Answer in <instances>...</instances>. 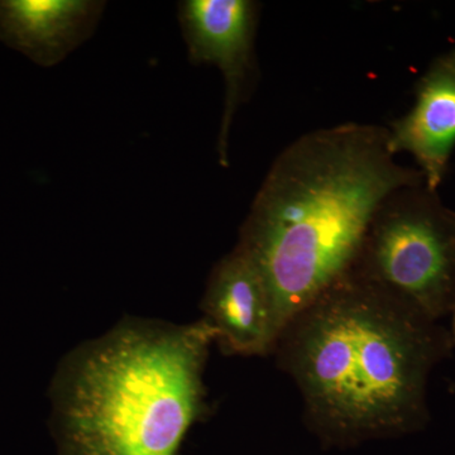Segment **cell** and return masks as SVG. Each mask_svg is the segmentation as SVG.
Here are the masks:
<instances>
[{
    "instance_id": "8992f818",
    "label": "cell",
    "mask_w": 455,
    "mask_h": 455,
    "mask_svg": "<svg viewBox=\"0 0 455 455\" xmlns=\"http://www.w3.org/2000/svg\"><path fill=\"white\" fill-rule=\"evenodd\" d=\"M202 310L226 355L254 357L274 352L278 333L267 286L235 247L212 268Z\"/></svg>"
},
{
    "instance_id": "6da1fadb",
    "label": "cell",
    "mask_w": 455,
    "mask_h": 455,
    "mask_svg": "<svg viewBox=\"0 0 455 455\" xmlns=\"http://www.w3.org/2000/svg\"><path fill=\"white\" fill-rule=\"evenodd\" d=\"M387 127L341 123L293 140L272 164L236 250L267 286L277 333L349 274L368 226L395 191L425 184L395 160Z\"/></svg>"
},
{
    "instance_id": "9c48e42d",
    "label": "cell",
    "mask_w": 455,
    "mask_h": 455,
    "mask_svg": "<svg viewBox=\"0 0 455 455\" xmlns=\"http://www.w3.org/2000/svg\"><path fill=\"white\" fill-rule=\"evenodd\" d=\"M451 338H453L454 346H455V307H453V310H451Z\"/></svg>"
},
{
    "instance_id": "5b68a950",
    "label": "cell",
    "mask_w": 455,
    "mask_h": 455,
    "mask_svg": "<svg viewBox=\"0 0 455 455\" xmlns=\"http://www.w3.org/2000/svg\"><path fill=\"white\" fill-rule=\"evenodd\" d=\"M260 4L253 0H185L178 5V18L188 56L194 65L220 68L224 80L217 152L228 167L229 134L236 110L253 94L259 79L254 41Z\"/></svg>"
},
{
    "instance_id": "ba28073f",
    "label": "cell",
    "mask_w": 455,
    "mask_h": 455,
    "mask_svg": "<svg viewBox=\"0 0 455 455\" xmlns=\"http://www.w3.org/2000/svg\"><path fill=\"white\" fill-rule=\"evenodd\" d=\"M104 8L98 0H0V42L53 68L92 37Z\"/></svg>"
},
{
    "instance_id": "7a4b0ae2",
    "label": "cell",
    "mask_w": 455,
    "mask_h": 455,
    "mask_svg": "<svg viewBox=\"0 0 455 455\" xmlns=\"http://www.w3.org/2000/svg\"><path fill=\"white\" fill-rule=\"evenodd\" d=\"M453 347L438 322L348 274L290 320L272 353L311 429L347 444L423 429L431 371Z\"/></svg>"
},
{
    "instance_id": "277c9868",
    "label": "cell",
    "mask_w": 455,
    "mask_h": 455,
    "mask_svg": "<svg viewBox=\"0 0 455 455\" xmlns=\"http://www.w3.org/2000/svg\"><path fill=\"white\" fill-rule=\"evenodd\" d=\"M349 274L439 322L455 307V211L425 184L395 191L373 215Z\"/></svg>"
},
{
    "instance_id": "52a82bcc",
    "label": "cell",
    "mask_w": 455,
    "mask_h": 455,
    "mask_svg": "<svg viewBox=\"0 0 455 455\" xmlns=\"http://www.w3.org/2000/svg\"><path fill=\"white\" fill-rule=\"evenodd\" d=\"M387 131L391 154L412 156L427 188L438 191L455 148V49L433 60L416 84L414 106Z\"/></svg>"
},
{
    "instance_id": "3957f363",
    "label": "cell",
    "mask_w": 455,
    "mask_h": 455,
    "mask_svg": "<svg viewBox=\"0 0 455 455\" xmlns=\"http://www.w3.org/2000/svg\"><path fill=\"white\" fill-rule=\"evenodd\" d=\"M217 334L124 319L71 350L50 386L59 455H178L206 412L204 370Z\"/></svg>"
}]
</instances>
